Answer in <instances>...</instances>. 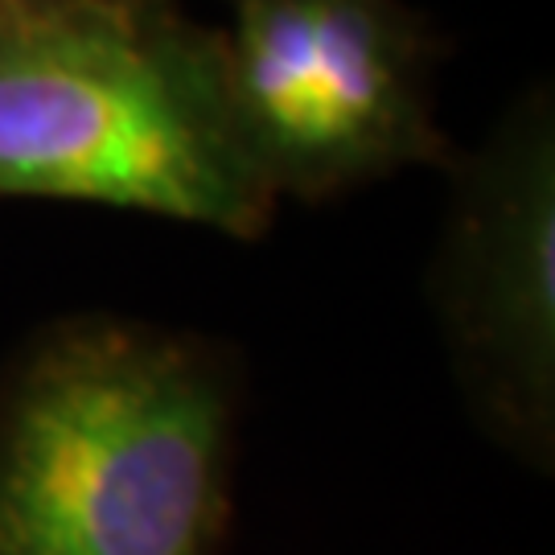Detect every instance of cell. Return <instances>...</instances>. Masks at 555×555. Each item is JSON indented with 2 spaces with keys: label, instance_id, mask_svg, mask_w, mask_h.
I'll return each mask as SVG.
<instances>
[{
  "label": "cell",
  "instance_id": "obj_1",
  "mask_svg": "<svg viewBox=\"0 0 555 555\" xmlns=\"http://www.w3.org/2000/svg\"><path fill=\"white\" fill-rule=\"evenodd\" d=\"M238 362L157 321H50L0 375V555H219Z\"/></svg>",
  "mask_w": 555,
  "mask_h": 555
},
{
  "label": "cell",
  "instance_id": "obj_2",
  "mask_svg": "<svg viewBox=\"0 0 555 555\" xmlns=\"http://www.w3.org/2000/svg\"><path fill=\"white\" fill-rule=\"evenodd\" d=\"M0 198L91 202L259 238L280 198L181 0L0 17Z\"/></svg>",
  "mask_w": 555,
  "mask_h": 555
},
{
  "label": "cell",
  "instance_id": "obj_3",
  "mask_svg": "<svg viewBox=\"0 0 555 555\" xmlns=\"http://www.w3.org/2000/svg\"><path fill=\"white\" fill-rule=\"evenodd\" d=\"M222 66L280 202H321L449 160L440 41L403 0H227Z\"/></svg>",
  "mask_w": 555,
  "mask_h": 555
},
{
  "label": "cell",
  "instance_id": "obj_4",
  "mask_svg": "<svg viewBox=\"0 0 555 555\" xmlns=\"http://www.w3.org/2000/svg\"><path fill=\"white\" fill-rule=\"evenodd\" d=\"M440 337L477 428L531 469L555 453V100L539 82L469 157L433 276Z\"/></svg>",
  "mask_w": 555,
  "mask_h": 555
},
{
  "label": "cell",
  "instance_id": "obj_5",
  "mask_svg": "<svg viewBox=\"0 0 555 555\" xmlns=\"http://www.w3.org/2000/svg\"><path fill=\"white\" fill-rule=\"evenodd\" d=\"M4 13H59V9H82V4H144V0H0Z\"/></svg>",
  "mask_w": 555,
  "mask_h": 555
},
{
  "label": "cell",
  "instance_id": "obj_6",
  "mask_svg": "<svg viewBox=\"0 0 555 555\" xmlns=\"http://www.w3.org/2000/svg\"><path fill=\"white\" fill-rule=\"evenodd\" d=\"M0 17H4V4H0Z\"/></svg>",
  "mask_w": 555,
  "mask_h": 555
}]
</instances>
